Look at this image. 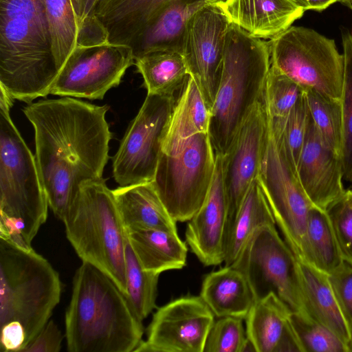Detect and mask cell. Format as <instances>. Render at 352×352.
<instances>
[{
    "mask_svg": "<svg viewBox=\"0 0 352 352\" xmlns=\"http://www.w3.org/2000/svg\"><path fill=\"white\" fill-rule=\"evenodd\" d=\"M108 109L72 97L41 100L23 109L34 129L35 157L49 207L62 221L82 184L102 178L111 139Z\"/></svg>",
    "mask_w": 352,
    "mask_h": 352,
    "instance_id": "obj_1",
    "label": "cell"
},
{
    "mask_svg": "<svg viewBox=\"0 0 352 352\" xmlns=\"http://www.w3.org/2000/svg\"><path fill=\"white\" fill-rule=\"evenodd\" d=\"M65 325L70 352L135 351L144 333L127 296L108 275L82 261L74 276Z\"/></svg>",
    "mask_w": 352,
    "mask_h": 352,
    "instance_id": "obj_2",
    "label": "cell"
},
{
    "mask_svg": "<svg viewBox=\"0 0 352 352\" xmlns=\"http://www.w3.org/2000/svg\"><path fill=\"white\" fill-rule=\"evenodd\" d=\"M62 283L34 250L0 239V349L22 352L50 320Z\"/></svg>",
    "mask_w": 352,
    "mask_h": 352,
    "instance_id": "obj_3",
    "label": "cell"
},
{
    "mask_svg": "<svg viewBox=\"0 0 352 352\" xmlns=\"http://www.w3.org/2000/svg\"><path fill=\"white\" fill-rule=\"evenodd\" d=\"M59 72L43 0H0V87L31 103Z\"/></svg>",
    "mask_w": 352,
    "mask_h": 352,
    "instance_id": "obj_4",
    "label": "cell"
},
{
    "mask_svg": "<svg viewBox=\"0 0 352 352\" xmlns=\"http://www.w3.org/2000/svg\"><path fill=\"white\" fill-rule=\"evenodd\" d=\"M268 42L230 24L222 69L210 111L209 135L215 155H224L256 102L270 68Z\"/></svg>",
    "mask_w": 352,
    "mask_h": 352,
    "instance_id": "obj_5",
    "label": "cell"
},
{
    "mask_svg": "<svg viewBox=\"0 0 352 352\" xmlns=\"http://www.w3.org/2000/svg\"><path fill=\"white\" fill-rule=\"evenodd\" d=\"M0 107V239L25 250L47 218L49 204L35 156Z\"/></svg>",
    "mask_w": 352,
    "mask_h": 352,
    "instance_id": "obj_6",
    "label": "cell"
},
{
    "mask_svg": "<svg viewBox=\"0 0 352 352\" xmlns=\"http://www.w3.org/2000/svg\"><path fill=\"white\" fill-rule=\"evenodd\" d=\"M67 238L82 262L108 275L126 296V230L113 190L101 178L87 181L63 220Z\"/></svg>",
    "mask_w": 352,
    "mask_h": 352,
    "instance_id": "obj_7",
    "label": "cell"
},
{
    "mask_svg": "<svg viewBox=\"0 0 352 352\" xmlns=\"http://www.w3.org/2000/svg\"><path fill=\"white\" fill-rule=\"evenodd\" d=\"M225 0H109L96 17L109 43L131 46L137 58L157 50L182 54L187 21L203 6Z\"/></svg>",
    "mask_w": 352,
    "mask_h": 352,
    "instance_id": "obj_8",
    "label": "cell"
},
{
    "mask_svg": "<svg viewBox=\"0 0 352 352\" xmlns=\"http://www.w3.org/2000/svg\"><path fill=\"white\" fill-rule=\"evenodd\" d=\"M266 113L267 130L257 179L285 241L300 260L307 217L314 205L302 188L286 143L283 118Z\"/></svg>",
    "mask_w": 352,
    "mask_h": 352,
    "instance_id": "obj_9",
    "label": "cell"
},
{
    "mask_svg": "<svg viewBox=\"0 0 352 352\" xmlns=\"http://www.w3.org/2000/svg\"><path fill=\"white\" fill-rule=\"evenodd\" d=\"M271 65L304 88L340 100L344 56L336 42L317 31L291 26L268 41Z\"/></svg>",
    "mask_w": 352,
    "mask_h": 352,
    "instance_id": "obj_10",
    "label": "cell"
},
{
    "mask_svg": "<svg viewBox=\"0 0 352 352\" xmlns=\"http://www.w3.org/2000/svg\"><path fill=\"white\" fill-rule=\"evenodd\" d=\"M215 159L208 132L191 137L175 155L162 153L153 183L176 222L188 221L203 204L213 179Z\"/></svg>",
    "mask_w": 352,
    "mask_h": 352,
    "instance_id": "obj_11",
    "label": "cell"
},
{
    "mask_svg": "<svg viewBox=\"0 0 352 352\" xmlns=\"http://www.w3.org/2000/svg\"><path fill=\"white\" fill-rule=\"evenodd\" d=\"M231 265L243 274L255 301L273 293L292 311H305L297 258L276 225L260 228Z\"/></svg>",
    "mask_w": 352,
    "mask_h": 352,
    "instance_id": "obj_12",
    "label": "cell"
},
{
    "mask_svg": "<svg viewBox=\"0 0 352 352\" xmlns=\"http://www.w3.org/2000/svg\"><path fill=\"white\" fill-rule=\"evenodd\" d=\"M175 102V96L147 94L113 159L120 186L153 182Z\"/></svg>",
    "mask_w": 352,
    "mask_h": 352,
    "instance_id": "obj_13",
    "label": "cell"
},
{
    "mask_svg": "<svg viewBox=\"0 0 352 352\" xmlns=\"http://www.w3.org/2000/svg\"><path fill=\"white\" fill-rule=\"evenodd\" d=\"M135 64L132 48L109 42L77 45L54 82L50 94L63 97L102 99Z\"/></svg>",
    "mask_w": 352,
    "mask_h": 352,
    "instance_id": "obj_14",
    "label": "cell"
},
{
    "mask_svg": "<svg viewBox=\"0 0 352 352\" xmlns=\"http://www.w3.org/2000/svg\"><path fill=\"white\" fill-rule=\"evenodd\" d=\"M231 23L217 3L206 5L186 23L182 55L211 111L221 77L226 36Z\"/></svg>",
    "mask_w": 352,
    "mask_h": 352,
    "instance_id": "obj_15",
    "label": "cell"
},
{
    "mask_svg": "<svg viewBox=\"0 0 352 352\" xmlns=\"http://www.w3.org/2000/svg\"><path fill=\"white\" fill-rule=\"evenodd\" d=\"M214 315L199 296H184L157 309L136 352H204Z\"/></svg>",
    "mask_w": 352,
    "mask_h": 352,
    "instance_id": "obj_16",
    "label": "cell"
},
{
    "mask_svg": "<svg viewBox=\"0 0 352 352\" xmlns=\"http://www.w3.org/2000/svg\"><path fill=\"white\" fill-rule=\"evenodd\" d=\"M267 122V113L262 98L239 129L228 151L222 155L228 207L227 226L233 221L250 188L258 177Z\"/></svg>",
    "mask_w": 352,
    "mask_h": 352,
    "instance_id": "obj_17",
    "label": "cell"
},
{
    "mask_svg": "<svg viewBox=\"0 0 352 352\" xmlns=\"http://www.w3.org/2000/svg\"><path fill=\"white\" fill-rule=\"evenodd\" d=\"M296 166L302 188L314 206L326 210L344 192L340 155L323 140L311 116Z\"/></svg>",
    "mask_w": 352,
    "mask_h": 352,
    "instance_id": "obj_18",
    "label": "cell"
},
{
    "mask_svg": "<svg viewBox=\"0 0 352 352\" xmlns=\"http://www.w3.org/2000/svg\"><path fill=\"white\" fill-rule=\"evenodd\" d=\"M215 155L214 173L209 192L200 208L188 221L185 232L191 251L206 266L223 263L228 222L222 155Z\"/></svg>",
    "mask_w": 352,
    "mask_h": 352,
    "instance_id": "obj_19",
    "label": "cell"
},
{
    "mask_svg": "<svg viewBox=\"0 0 352 352\" xmlns=\"http://www.w3.org/2000/svg\"><path fill=\"white\" fill-rule=\"evenodd\" d=\"M291 312L273 293L254 302L245 319L247 337L256 352H302Z\"/></svg>",
    "mask_w": 352,
    "mask_h": 352,
    "instance_id": "obj_20",
    "label": "cell"
},
{
    "mask_svg": "<svg viewBox=\"0 0 352 352\" xmlns=\"http://www.w3.org/2000/svg\"><path fill=\"white\" fill-rule=\"evenodd\" d=\"M217 4L231 23L258 38L276 37L305 12L292 0H225Z\"/></svg>",
    "mask_w": 352,
    "mask_h": 352,
    "instance_id": "obj_21",
    "label": "cell"
},
{
    "mask_svg": "<svg viewBox=\"0 0 352 352\" xmlns=\"http://www.w3.org/2000/svg\"><path fill=\"white\" fill-rule=\"evenodd\" d=\"M200 297L217 318L245 319L255 302L246 278L232 265H225L206 274Z\"/></svg>",
    "mask_w": 352,
    "mask_h": 352,
    "instance_id": "obj_22",
    "label": "cell"
},
{
    "mask_svg": "<svg viewBox=\"0 0 352 352\" xmlns=\"http://www.w3.org/2000/svg\"><path fill=\"white\" fill-rule=\"evenodd\" d=\"M210 121V110L197 82L189 75L176 100L163 140L162 153L177 154L191 137L199 133H208Z\"/></svg>",
    "mask_w": 352,
    "mask_h": 352,
    "instance_id": "obj_23",
    "label": "cell"
},
{
    "mask_svg": "<svg viewBox=\"0 0 352 352\" xmlns=\"http://www.w3.org/2000/svg\"><path fill=\"white\" fill-rule=\"evenodd\" d=\"M298 267L305 311L333 331L349 347L350 325L336 298L328 274L302 261L298 260Z\"/></svg>",
    "mask_w": 352,
    "mask_h": 352,
    "instance_id": "obj_24",
    "label": "cell"
},
{
    "mask_svg": "<svg viewBox=\"0 0 352 352\" xmlns=\"http://www.w3.org/2000/svg\"><path fill=\"white\" fill-rule=\"evenodd\" d=\"M113 192L126 228L177 232L176 221L166 208L153 182L120 186Z\"/></svg>",
    "mask_w": 352,
    "mask_h": 352,
    "instance_id": "obj_25",
    "label": "cell"
},
{
    "mask_svg": "<svg viewBox=\"0 0 352 352\" xmlns=\"http://www.w3.org/2000/svg\"><path fill=\"white\" fill-rule=\"evenodd\" d=\"M126 230L128 240L146 270L160 274L186 265L188 248L177 232L144 228Z\"/></svg>",
    "mask_w": 352,
    "mask_h": 352,
    "instance_id": "obj_26",
    "label": "cell"
},
{
    "mask_svg": "<svg viewBox=\"0 0 352 352\" xmlns=\"http://www.w3.org/2000/svg\"><path fill=\"white\" fill-rule=\"evenodd\" d=\"M276 225L263 190L256 178L252 183L233 221L227 226L225 236V265H232L261 227Z\"/></svg>",
    "mask_w": 352,
    "mask_h": 352,
    "instance_id": "obj_27",
    "label": "cell"
},
{
    "mask_svg": "<svg viewBox=\"0 0 352 352\" xmlns=\"http://www.w3.org/2000/svg\"><path fill=\"white\" fill-rule=\"evenodd\" d=\"M148 94L174 96L186 82L189 73L183 55L169 50H157L135 58Z\"/></svg>",
    "mask_w": 352,
    "mask_h": 352,
    "instance_id": "obj_28",
    "label": "cell"
},
{
    "mask_svg": "<svg viewBox=\"0 0 352 352\" xmlns=\"http://www.w3.org/2000/svg\"><path fill=\"white\" fill-rule=\"evenodd\" d=\"M300 261L327 274L345 262L327 211L315 206L309 212Z\"/></svg>",
    "mask_w": 352,
    "mask_h": 352,
    "instance_id": "obj_29",
    "label": "cell"
},
{
    "mask_svg": "<svg viewBox=\"0 0 352 352\" xmlns=\"http://www.w3.org/2000/svg\"><path fill=\"white\" fill-rule=\"evenodd\" d=\"M125 270L127 297L136 315L143 321L155 307L160 274L142 267L127 236Z\"/></svg>",
    "mask_w": 352,
    "mask_h": 352,
    "instance_id": "obj_30",
    "label": "cell"
},
{
    "mask_svg": "<svg viewBox=\"0 0 352 352\" xmlns=\"http://www.w3.org/2000/svg\"><path fill=\"white\" fill-rule=\"evenodd\" d=\"M49 21L52 47L61 70L77 43L79 25L72 0H43Z\"/></svg>",
    "mask_w": 352,
    "mask_h": 352,
    "instance_id": "obj_31",
    "label": "cell"
},
{
    "mask_svg": "<svg viewBox=\"0 0 352 352\" xmlns=\"http://www.w3.org/2000/svg\"><path fill=\"white\" fill-rule=\"evenodd\" d=\"M310 116L323 140L340 153L342 145L340 101L311 88L305 89Z\"/></svg>",
    "mask_w": 352,
    "mask_h": 352,
    "instance_id": "obj_32",
    "label": "cell"
},
{
    "mask_svg": "<svg viewBox=\"0 0 352 352\" xmlns=\"http://www.w3.org/2000/svg\"><path fill=\"white\" fill-rule=\"evenodd\" d=\"M341 38L344 70L340 98L342 124L340 157L344 179L352 182V34L348 29L342 28Z\"/></svg>",
    "mask_w": 352,
    "mask_h": 352,
    "instance_id": "obj_33",
    "label": "cell"
},
{
    "mask_svg": "<svg viewBox=\"0 0 352 352\" xmlns=\"http://www.w3.org/2000/svg\"><path fill=\"white\" fill-rule=\"evenodd\" d=\"M290 320L302 352H350L338 335L306 311H292Z\"/></svg>",
    "mask_w": 352,
    "mask_h": 352,
    "instance_id": "obj_34",
    "label": "cell"
},
{
    "mask_svg": "<svg viewBox=\"0 0 352 352\" xmlns=\"http://www.w3.org/2000/svg\"><path fill=\"white\" fill-rule=\"evenodd\" d=\"M304 94L302 87L270 65L263 98L265 109L272 117L285 118Z\"/></svg>",
    "mask_w": 352,
    "mask_h": 352,
    "instance_id": "obj_35",
    "label": "cell"
},
{
    "mask_svg": "<svg viewBox=\"0 0 352 352\" xmlns=\"http://www.w3.org/2000/svg\"><path fill=\"white\" fill-rule=\"evenodd\" d=\"M243 320L232 316L218 318L208 332L204 352H245L249 340Z\"/></svg>",
    "mask_w": 352,
    "mask_h": 352,
    "instance_id": "obj_36",
    "label": "cell"
},
{
    "mask_svg": "<svg viewBox=\"0 0 352 352\" xmlns=\"http://www.w3.org/2000/svg\"><path fill=\"white\" fill-rule=\"evenodd\" d=\"M326 211L343 259L352 265V189L345 190Z\"/></svg>",
    "mask_w": 352,
    "mask_h": 352,
    "instance_id": "obj_37",
    "label": "cell"
},
{
    "mask_svg": "<svg viewBox=\"0 0 352 352\" xmlns=\"http://www.w3.org/2000/svg\"><path fill=\"white\" fill-rule=\"evenodd\" d=\"M309 118L305 94L289 113L283 118L285 141L296 164L306 138Z\"/></svg>",
    "mask_w": 352,
    "mask_h": 352,
    "instance_id": "obj_38",
    "label": "cell"
},
{
    "mask_svg": "<svg viewBox=\"0 0 352 352\" xmlns=\"http://www.w3.org/2000/svg\"><path fill=\"white\" fill-rule=\"evenodd\" d=\"M336 298L347 322L352 325V265L344 262L328 274Z\"/></svg>",
    "mask_w": 352,
    "mask_h": 352,
    "instance_id": "obj_39",
    "label": "cell"
},
{
    "mask_svg": "<svg viewBox=\"0 0 352 352\" xmlns=\"http://www.w3.org/2000/svg\"><path fill=\"white\" fill-rule=\"evenodd\" d=\"M63 335L57 324L49 320L22 352H59Z\"/></svg>",
    "mask_w": 352,
    "mask_h": 352,
    "instance_id": "obj_40",
    "label": "cell"
},
{
    "mask_svg": "<svg viewBox=\"0 0 352 352\" xmlns=\"http://www.w3.org/2000/svg\"><path fill=\"white\" fill-rule=\"evenodd\" d=\"M108 1L109 0H83V15L80 24L85 19L96 17Z\"/></svg>",
    "mask_w": 352,
    "mask_h": 352,
    "instance_id": "obj_41",
    "label": "cell"
},
{
    "mask_svg": "<svg viewBox=\"0 0 352 352\" xmlns=\"http://www.w3.org/2000/svg\"><path fill=\"white\" fill-rule=\"evenodd\" d=\"M296 5L301 8L304 11L313 10L321 11L338 0H292Z\"/></svg>",
    "mask_w": 352,
    "mask_h": 352,
    "instance_id": "obj_42",
    "label": "cell"
},
{
    "mask_svg": "<svg viewBox=\"0 0 352 352\" xmlns=\"http://www.w3.org/2000/svg\"><path fill=\"white\" fill-rule=\"evenodd\" d=\"M349 349H350V352H352V325L351 326V338H350V342H349Z\"/></svg>",
    "mask_w": 352,
    "mask_h": 352,
    "instance_id": "obj_43",
    "label": "cell"
},
{
    "mask_svg": "<svg viewBox=\"0 0 352 352\" xmlns=\"http://www.w3.org/2000/svg\"><path fill=\"white\" fill-rule=\"evenodd\" d=\"M351 34H352V33H351Z\"/></svg>",
    "mask_w": 352,
    "mask_h": 352,
    "instance_id": "obj_44",
    "label": "cell"
}]
</instances>
